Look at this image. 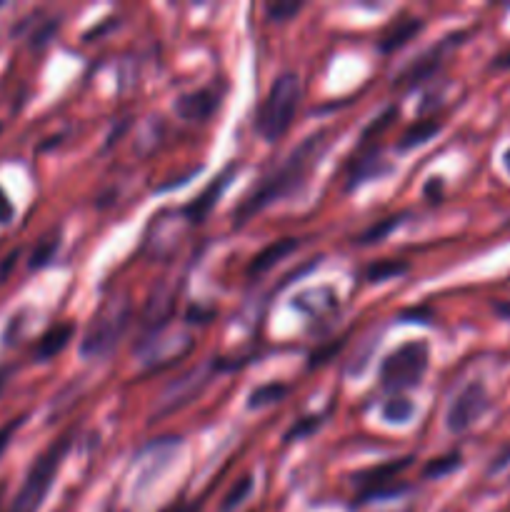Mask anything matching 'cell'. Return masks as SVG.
<instances>
[{
	"instance_id": "cb8c5ba5",
	"label": "cell",
	"mask_w": 510,
	"mask_h": 512,
	"mask_svg": "<svg viewBox=\"0 0 510 512\" xmlns=\"http://www.w3.org/2000/svg\"><path fill=\"white\" fill-rule=\"evenodd\" d=\"M23 415H20V418H15V420H10L8 425H3V428H0V455L5 453V448H8L10 445V438H13V433L15 430L20 428V425H23Z\"/></svg>"
},
{
	"instance_id": "8992f818",
	"label": "cell",
	"mask_w": 510,
	"mask_h": 512,
	"mask_svg": "<svg viewBox=\"0 0 510 512\" xmlns=\"http://www.w3.org/2000/svg\"><path fill=\"white\" fill-rule=\"evenodd\" d=\"M490 408L488 390L480 383H470L468 388L460 390L455 400L450 403L448 413H445V428L453 435H463L473 428L480 420V415Z\"/></svg>"
},
{
	"instance_id": "44dd1931",
	"label": "cell",
	"mask_w": 510,
	"mask_h": 512,
	"mask_svg": "<svg viewBox=\"0 0 510 512\" xmlns=\"http://www.w3.org/2000/svg\"><path fill=\"white\" fill-rule=\"evenodd\" d=\"M250 488H253V480H250L248 475H245L243 480H238V485H235V488L230 490L228 495H225V500H223V512H230L233 508H238V505L243 503L245 495L250 493Z\"/></svg>"
},
{
	"instance_id": "9c48e42d",
	"label": "cell",
	"mask_w": 510,
	"mask_h": 512,
	"mask_svg": "<svg viewBox=\"0 0 510 512\" xmlns=\"http://www.w3.org/2000/svg\"><path fill=\"white\" fill-rule=\"evenodd\" d=\"M233 175H235V168H228L223 175H220V178H215L213 183H210L208 188H205L203 193H200L198 198L188 205V208H185V215H188L193 223H203V220L208 218L210 210L215 208V203H218L220 195L225 193V188L230 185V178H233Z\"/></svg>"
},
{
	"instance_id": "ac0fdd59",
	"label": "cell",
	"mask_w": 510,
	"mask_h": 512,
	"mask_svg": "<svg viewBox=\"0 0 510 512\" xmlns=\"http://www.w3.org/2000/svg\"><path fill=\"white\" fill-rule=\"evenodd\" d=\"M413 410H415L413 403H410L408 398H393L385 403L383 415L385 420H390V423H405V420H410Z\"/></svg>"
},
{
	"instance_id": "d6986e66",
	"label": "cell",
	"mask_w": 510,
	"mask_h": 512,
	"mask_svg": "<svg viewBox=\"0 0 510 512\" xmlns=\"http://www.w3.org/2000/svg\"><path fill=\"white\" fill-rule=\"evenodd\" d=\"M460 468V455L458 453H450L445 458L433 460V463L425 468V478H443V475L453 473V470Z\"/></svg>"
},
{
	"instance_id": "7a4b0ae2",
	"label": "cell",
	"mask_w": 510,
	"mask_h": 512,
	"mask_svg": "<svg viewBox=\"0 0 510 512\" xmlns=\"http://www.w3.org/2000/svg\"><path fill=\"white\" fill-rule=\"evenodd\" d=\"M300 105V78L295 73H280L270 85L255 118V130L265 140H278L288 133Z\"/></svg>"
},
{
	"instance_id": "1f68e13d",
	"label": "cell",
	"mask_w": 510,
	"mask_h": 512,
	"mask_svg": "<svg viewBox=\"0 0 510 512\" xmlns=\"http://www.w3.org/2000/svg\"><path fill=\"white\" fill-rule=\"evenodd\" d=\"M0 5H3V3H0Z\"/></svg>"
},
{
	"instance_id": "7402d4cb",
	"label": "cell",
	"mask_w": 510,
	"mask_h": 512,
	"mask_svg": "<svg viewBox=\"0 0 510 512\" xmlns=\"http://www.w3.org/2000/svg\"><path fill=\"white\" fill-rule=\"evenodd\" d=\"M55 250H58V240H55V238L43 240V243H40L38 248H35L33 258H30V268L38 270V268H43V265H48L50 258H53Z\"/></svg>"
},
{
	"instance_id": "6da1fadb",
	"label": "cell",
	"mask_w": 510,
	"mask_h": 512,
	"mask_svg": "<svg viewBox=\"0 0 510 512\" xmlns=\"http://www.w3.org/2000/svg\"><path fill=\"white\" fill-rule=\"evenodd\" d=\"M328 135L330 133H325L323 130V133H315L310 135V138H305L303 143L290 153V158L285 160L283 168H278L273 175H268L265 183L258 185V188H255L253 193H250L248 198L233 210L235 228H243L255 213L268 208L270 203H275V200L283 198V195L293 193V190L303 183L308 170L313 168V165L318 163L320 155L325 153V148H328Z\"/></svg>"
},
{
	"instance_id": "52a82bcc",
	"label": "cell",
	"mask_w": 510,
	"mask_h": 512,
	"mask_svg": "<svg viewBox=\"0 0 510 512\" xmlns=\"http://www.w3.org/2000/svg\"><path fill=\"white\" fill-rule=\"evenodd\" d=\"M415 458H400L395 460V463H385V465H378V468H368L363 470V473H358L353 478V483L358 485V488H363V495H360V500H370L375 493H380V490L390 488L395 480V475L403 473L405 468H408L410 463H413Z\"/></svg>"
},
{
	"instance_id": "30bf717a",
	"label": "cell",
	"mask_w": 510,
	"mask_h": 512,
	"mask_svg": "<svg viewBox=\"0 0 510 512\" xmlns=\"http://www.w3.org/2000/svg\"><path fill=\"white\" fill-rule=\"evenodd\" d=\"M300 248V240L298 238H283V240H275L273 245H268L265 250H260L258 255L253 258V263H250L248 268V275H263L268 273L270 268H273L275 263H280V260L285 258V255H290L293 250Z\"/></svg>"
},
{
	"instance_id": "83f0119b",
	"label": "cell",
	"mask_w": 510,
	"mask_h": 512,
	"mask_svg": "<svg viewBox=\"0 0 510 512\" xmlns=\"http://www.w3.org/2000/svg\"><path fill=\"white\" fill-rule=\"evenodd\" d=\"M493 310H495V315H498V318L508 320V323H510V300H498V303H493Z\"/></svg>"
},
{
	"instance_id": "9a60e30c",
	"label": "cell",
	"mask_w": 510,
	"mask_h": 512,
	"mask_svg": "<svg viewBox=\"0 0 510 512\" xmlns=\"http://www.w3.org/2000/svg\"><path fill=\"white\" fill-rule=\"evenodd\" d=\"M285 395H288V385H280V383L260 385V388H255L253 393H250L248 408L258 410V408H265V405L280 403V400H283Z\"/></svg>"
},
{
	"instance_id": "4dcf8cb0",
	"label": "cell",
	"mask_w": 510,
	"mask_h": 512,
	"mask_svg": "<svg viewBox=\"0 0 510 512\" xmlns=\"http://www.w3.org/2000/svg\"><path fill=\"white\" fill-rule=\"evenodd\" d=\"M503 168L508 170V175H510V148L503 153Z\"/></svg>"
},
{
	"instance_id": "ba28073f",
	"label": "cell",
	"mask_w": 510,
	"mask_h": 512,
	"mask_svg": "<svg viewBox=\"0 0 510 512\" xmlns=\"http://www.w3.org/2000/svg\"><path fill=\"white\" fill-rule=\"evenodd\" d=\"M215 108H218V95L210 90H195V93L180 95L175 103V115L195 123V120H208Z\"/></svg>"
},
{
	"instance_id": "3957f363",
	"label": "cell",
	"mask_w": 510,
	"mask_h": 512,
	"mask_svg": "<svg viewBox=\"0 0 510 512\" xmlns=\"http://www.w3.org/2000/svg\"><path fill=\"white\" fill-rule=\"evenodd\" d=\"M130 320V305L125 298H110L108 303H103V308L93 315L88 330L83 335V343H80V353L83 358H105V355L113 353V348L118 345L120 335L125 333Z\"/></svg>"
},
{
	"instance_id": "277c9868",
	"label": "cell",
	"mask_w": 510,
	"mask_h": 512,
	"mask_svg": "<svg viewBox=\"0 0 510 512\" xmlns=\"http://www.w3.org/2000/svg\"><path fill=\"white\" fill-rule=\"evenodd\" d=\"M70 448V438H60L48 453L40 455L35 460V465L30 468L28 478H25L23 488L15 495L13 505H10L8 512H38L40 505H43L45 495H48L50 485H53L55 475H58L60 463H63L65 453Z\"/></svg>"
},
{
	"instance_id": "d4e9b609",
	"label": "cell",
	"mask_w": 510,
	"mask_h": 512,
	"mask_svg": "<svg viewBox=\"0 0 510 512\" xmlns=\"http://www.w3.org/2000/svg\"><path fill=\"white\" fill-rule=\"evenodd\" d=\"M343 345H345V340H338V343L328 345V348L320 350V353H313V355H310V365H323L325 360H328L333 353H338V350L343 348Z\"/></svg>"
},
{
	"instance_id": "8fae6325",
	"label": "cell",
	"mask_w": 510,
	"mask_h": 512,
	"mask_svg": "<svg viewBox=\"0 0 510 512\" xmlns=\"http://www.w3.org/2000/svg\"><path fill=\"white\" fill-rule=\"evenodd\" d=\"M460 38H463V35H450V38H445V43H440L438 48H433V50H428L425 55H420V58L413 63V68L405 70L403 78H400L398 83L415 85V83H420L423 78H428V75L440 65V55H443V50L450 48V45H453V40H460Z\"/></svg>"
},
{
	"instance_id": "4fadbf2b",
	"label": "cell",
	"mask_w": 510,
	"mask_h": 512,
	"mask_svg": "<svg viewBox=\"0 0 510 512\" xmlns=\"http://www.w3.org/2000/svg\"><path fill=\"white\" fill-rule=\"evenodd\" d=\"M420 30H423V20L420 18L398 20V23L383 35V40H380V50H383V53H393V50L403 48L408 40H413Z\"/></svg>"
},
{
	"instance_id": "5b68a950",
	"label": "cell",
	"mask_w": 510,
	"mask_h": 512,
	"mask_svg": "<svg viewBox=\"0 0 510 512\" xmlns=\"http://www.w3.org/2000/svg\"><path fill=\"white\" fill-rule=\"evenodd\" d=\"M428 345L425 343H405L395 353L383 360L380 368V385L390 393H403V390L415 388L423 380L428 370Z\"/></svg>"
},
{
	"instance_id": "603a6c76",
	"label": "cell",
	"mask_w": 510,
	"mask_h": 512,
	"mask_svg": "<svg viewBox=\"0 0 510 512\" xmlns=\"http://www.w3.org/2000/svg\"><path fill=\"white\" fill-rule=\"evenodd\" d=\"M318 425H320V418H305L303 425H295V428L285 435V443H293V440L303 438V435H308L310 430H315Z\"/></svg>"
},
{
	"instance_id": "5bb4252c",
	"label": "cell",
	"mask_w": 510,
	"mask_h": 512,
	"mask_svg": "<svg viewBox=\"0 0 510 512\" xmlns=\"http://www.w3.org/2000/svg\"><path fill=\"white\" fill-rule=\"evenodd\" d=\"M440 128H443V123H440V120H435V118H430V120H418V123L410 125V128L405 130L403 138H400V143H398V148H400V150L418 148V145L428 143V140L433 138V135H438Z\"/></svg>"
},
{
	"instance_id": "484cf974",
	"label": "cell",
	"mask_w": 510,
	"mask_h": 512,
	"mask_svg": "<svg viewBox=\"0 0 510 512\" xmlns=\"http://www.w3.org/2000/svg\"><path fill=\"white\" fill-rule=\"evenodd\" d=\"M13 213H15V208H13V203H10L8 200V195L3 193V190H0V223H10V220H13Z\"/></svg>"
},
{
	"instance_id": "7c38bea8",
	"label": "cell",
	"mask_w": 510,
	"mask_h": 512,
	"mask_svg": "<svg viewBox=\"0 0 510 512\" xmlns=\"http://www.w3.org/2000/svg\"><path fill=\"white\" fill-rule=\"evenodd\" d=\"M73 333H75L73 323H60L55 325V328H50L48 333L40 338L38 348H35V360H50L58 353H63V350L68 348Z\"/></svg>"
},
{
	"instance_id": "d6a6232c",
	"label": "cell",
	"mask_w": 510,
	"mask_h": 512,
	"mask_svg": "<svg viewBox=\"0 0 510 512\" xmlns=\"http://www.w3.org/2000/svg\"><path fill=\"white\" fill-rule=\"evenodd\" d=\"M0 130H3V128H0Z\"/></svg>"
},
{
	"instance_id": "e0dca14e",
	"label": "cell",
	"mask_w": 510,
	"mask_h": 512,
	"mask_svg": "<svg viewBox=\"0 0 510 512\" xmlns=\"http://www.w3.org/2000/svg\"><path fill=\"white\" fill-rule=\"evenodd\" d=\"M403 218H405V213L403 215H393V218H385L383 223L373 225V228H368V230H365V233H360L358 238H355V243H360V245L380 243V240H383L385 235L390 233V230H395L400 223H403Z\"/></svg>"
},
{
	"instance_id": "2e32d148",
	"label": "cell",
	"mask_w": 510,
	"mask_h": 512,
	"mask_svg": "<svg viewBox=\"0 0 510 512\" xmlns=\"http://www.w3.org/2000/svg\"><path fill=\"white\" fill-rule=\"evenodd\" d=\"M410 265L405 263V260H378L375 265H370L368 270H365V278L370 280V283H383V280L388 278H398V275L408 273Z\"/></svg>"
},
{
	"instance_id": "f546056e",
	"label": "cell",
	"mask_w": 510,
	"mask_h": 512,
	"mask_svg": "<svg viewBox=\"0 0 510 512\" xmlns=\"http://www.w3.org/2000/svg\"><path fill=\"white\" fill-rule=\"evenodd\" d=\"M163 512H195V505L178 503V505H173V508H168V510H163Z\"/></svg>"
},
{
	"instance_id": "f1b7e54d",
	"label": "cell",
	"mask_w": 510,
	"mask_h": 512,
	"mask_svg": "<svg viewBox=\"0 0 510 512\" xmlns=\"http://www.w3.org/2000/svg\"><path fill=\"white\" fill-rule=\"evenodd\" d=\"M493 65H495V68H510V53L498 55V58L493 60Z\"/></svg>"
},
{
	"instance_id": "ffe728a7",
	"label": "cell",
	"mask_w": 510,
	"mask_h": 512,
	"mask_svg": "<svg viewBox=\"0 0 510 512\" xmlns=\"http://www.w3.org/2000/svg\"><path fill=\"white\" fill-rule=\"evenodd\" d=\"M303 10V3H268L265 13H268L270 23H285L293 15H298Z\"/></svg>"
},
{
	"instance_id": "4316f807",
	"label": "cell",
	"mask_w": 510,
	"mask_h": 512,
	"mask_svg": "<svg viewBox=\"0 0 510 512\" xmlns=\"http://www.w3.org/2000/svg\"><path fill=\"white\" fill-rule=\"evenodd\" d=\"M15 260H18V250H15V253H10L8 258H5V263L0 265V283H3V280L10 275V268L15 265Z\"/></svg>"
}]
</instances>
